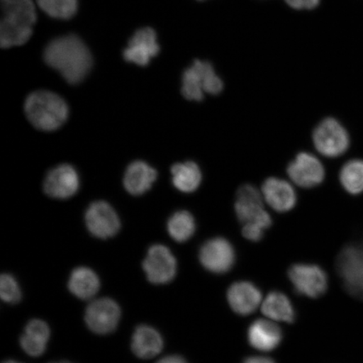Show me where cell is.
Instances as JSON below:
<instances>
[{
    "mask_svg": "<svg viewBox=\"0 0 363 363\" xmlns=\"http://www.w3.org/2000/svg\"><path fill=\"white\" fill-rule=\"evenodd\" d=\"M163 339L160 333L152 326L140 325L135 328L131 339V350L140 359H151L160 353Z\"/></svg>",
    "mask_w": 363,
    "mask_h": 363,
    "instance_id": "cell-18",
    "label": "cell"
},
{
    "mask_svg": "<svg viewBox=\"0 0 363 363\" xmlns=\"http://www.w3.org/2000/svg\"><path fill=\"white\" fill-rule=\"evenodd\" d=\"M264 234V229L261 226L254 223H247L243 225V237L253 242H260Z\"/></svg>",
    "mask_w": 363,
    "mask_h": 363,
    "instance_id": "cell-30",
    "label": "cell"
},
{
    "mask_svg": "<svg viewBox=\"0 0 363 363\" xmlns=\"http://www.w3.org/2000/svg\"><path fill=\"white\" fill-rule=\"evenodd\" d=\"M101 288V280L95 272L86 267H76L72 270L68 289L77 298L87 301L92 298Z\"/></svg>",
    "mask_w": 363,
    "mask_h": 363,
    "instance_id": "cell-21",
    "label": "cell"
},
{
    "mask_svg": "<svg viewBox=\"0 0 363 363\" xmlns=\"http://www.w3.org/2000/svg\"><path fill=\"white\" fill-rule=\"evenodd\" d=\"M337 271L347 292L363 301V243L348 245L340 251Z\"/></svg>",
    "mask_w": 363,
    "mask_h": 363,
    "instance_id": "cell-4",
    "label": "cell"
},
{
    "mask_svg": "<svg viewBox=\"0 0 363 363\" xmlns=\"http://www.w3.org/2000/svg\"><path fill=\"white\" fill-rule=\"evenodd\" d=\"M340 182L349 194L357 195L363 192V161H349L340 172Z\"/></svg>",
    "mask_w": 363,
    "mask_h": 363,
    "instance_id": "cell-26",
    "label": "cell"
},
{
    "mask_svg": "<svg viewBox=\"0 0 363 363\" xmlns=\"http://www.w3.org/2000/svg\"><path fill=\"white\" fill-rule=\"evenodd\" d=\"M25 111L30 123L45 131L58 129L68 116L66 102L59 95L45 90L30 94L26 99Z\"/></svg>",
    "mask_w": 363,
    "mask_h": 363,
    "instance_id": "cell-2",
    "label": "cell"
},
{
    "mask_svg": "<svg viewBox=\"0 0 363 363\" xmlns=\"http://www.w3.org/2000/svg\"><path fill=\"white\" fill-rule=\"evenodd\" d=\"M42 10L56 19L67 20L78 10V0H36Z\"/></svg>",
    "mask_w": 363,
    "mask_h": 363,
    "instance_id": "cell-28",
    "label": "cell"
},
{
    "mask_svg": "<svg viewBox=\"0 0 363 363\" xmlns=\"http://www.w3.org/2000/svg\"><path fill=\"white\" fill-rule=\"evenodd\" d=\"M172 184L179 191L189 194L196 191L202 182V172L197 163L188 161L172 167Z\"/></svg>",
    "mask_w": 363,
    "mask_h": 363,
    "instance_id": "cell-22",
    "label": "cell"
},
{
    "mask_svg": "<svg viewBox=\"0 0 363 363\" xmlns=\"http://www.w3.org/2000/svg\"><path fill=\"white\" fill-rule=\"evenodd\" d=\"M44 59L72 84L83 81L93 65L92 55L87 45L75 35L52 40L45 49Z\"/></svg>",
    "mask_w": 363,
    "mask_h": 363,
    "instance_id": "cell-1",
    "label": "cell"
},
{
    "mask_svg": "<svg viewBox=\"0 0 363 363\" xmlns=\"http://www.w3.org/2000/svg\"><path fill=\"white\" fill-rule=\"evenodd\" d=\"M290 7L295 10H312L320 3V0H285Z\"/></svg>",
    "mask_w": 363,
    "mask_h": 363,
    "instance_id": "cell-31",
    "label": "cell"
},
{
    "mask_svg": "<svg viewBox=\"0 0 363 363\" xmlns=\"http://www.w3.org/2000/svg\"><path fill=\"white\" fill-rule=\"evenodd\" d=\"M145 274L150 283L157 285L169 284L177 274V260L170 249L156 244L150 247L143 262Z\"/></svg>",
    "mask_w": 363,
    "mask_h": 363,
    "instance_id": "cell-7",
    "label": "cell"
},
{
    "mask_svg": "<svg viewBox=\"0 0 363 363\" xmlns=\"http://www.w3.org/2000/svg\"><path fill=\"white\" fill-rule=\"evenodd\" d=\"M248 342L253 348L262 352H271L282 342V330L274 322L257 320L250 325Z\"/></svg>",
    "mask_w": 363,
    "mask_h": 363,
    "instance_id": "cell-17",
    "label": "cell"
},
{
    "mask_svg": "<svg viewBox=\"0 0 363 363\" xmlns=\"http://www.w3.org/2000/svg\"><path fill=\"white\" fill-rule=\"evenodd\" d=\"M121 317L119 305L112 298H101L89 303L85 311L84 320L94 333L108 335L116 330Z\"/></svg>",
    "mask_w": 363,
    "mask_h": 363,
    "instance_id": "cell-8",
    "label": "cell"
},
{
    "mask_svg": "<svg viewBox=\"0 0 363 363\" xmlns=\"http://www.w3.org/2000/svg\"><path fill=\"white\" fill-rule=\"evenodd\" d=\"M288 275L295 291L308 298H319L328 289V275L319 266L294 264L289 269Z\"/></svg>",
    "mask_w": 363,
    "mask_h": 363,
    "instance_id": "cell-9",
    "label": "cell"
},
{
    "mask_svg": "<svg viewBox=\"0 0 363 363\" xmlns=\"http://www.w3.org/2000/svg\"><path fill=\"white\" fill-rule=\"evenodd\" d=\"M0 296L4 302L17 303L21 301L22 294L19 284L15 277L2 274L0 278Z\"/></svg>",
    "mask_w": 363,
    "mask_h": 363,
    "instance_id": "cell-29",
    "label": "cell"
},
{
    "mask_svg": "<svg viewBox=\"0 0 363 363\" xmlns=\"http://www.w3.org/2000/svg\"><path fill=\"white\" fill-rule=\"evenodd\" d=\"M196 230V223L189 211L174 213L167 222V231L177 242L184 243L191 238Z\"/></svg>",
    "mask_w": 363,
    "mask_h": 363,
    "instance_id": "cell-25",
    "label": "cell"
},
{
    "mask_svg": "<svg viewBox=\"0 0 363 363\" xmlns=\"http://www.w3.org/2000/svg\"><path fill=\"white\" fill-rule=\"evenodd\" d=\"M264 199L261 190L252 184L240 187L235 199V211L240 223H254L267 230L272 224V220L264 208Z\"/></svg>",
    "mask_w": 363,
    "mask_h": 363,
    "instance_id": "cell-6",
    "label": "cell"
},
{
    "mask_svg": "<svg viewBox=\"0 0 363 363\" xmlns=\"http://www.w3.org/2000/svg\"><path fill=\"white\" fill-rule=\"evenodd\" d=\"M89 233L99 239H108L119 233L121 221L113 208L106 202H94L85 214Z\"/></svg>",
    "mask_w": 363,
    "mask_h": 363,
    "instance_id": "cell-12",
    "label": "cell"
},
{
    "mask_svg": "<svg viewBox=\"0 0 363 363\" xmlns=\"http://www.w3.org/2000/svg\"><path fill=\"white\" fill-rule=\"evenodd\" d=\"M157 177V171L142 161H136L127 167L125 178V188L130 194L142 195L150 189Z\"/></svg>",
    "mask_w": 363,
    "mask_h": 363,
    "instance_id": "cell-20",
    "label": "cell"
},
{
    "mask_svg": "<svg viewBox=\"0 0 363 363\" xmlns=\"http://www.w3.org/2000/svg\"><path fill=\"white\" fill-rule=\"evenodd\" d=\"M287 174L295 185L303 189H312L323 183L325 176V167L319 158L311 153H298L289 162Z\"/></svg>",
    "mask_w": 363,
    "mask_h": 363,
    "instance_id": "cell-11",
    "label": "cell"
},
{
    "mask_svg": "<svg viewBox=\"0 0 363 363\" xmlns=\"http://www.w3.org/2000/svg\"><path fill=\"white\" fill-rule=\"evenodd\" d=\"M261 191L264 201L277 212H289L296 206V191L288 181L270 177L263 182Z\"/></svg>",
    "mask_w": 363,
    "mask_h": 363,
    "instance_id": "cell-14",
    "label": "cell"
},
{
    "mask_svg": "<svg viewBox=\"0 0 363 363\" xmlns=\"http://www.w3.org/2000/svg\"><path fill=\"white\" fill-rule=\"evenodd\" d=\"M312 140L318 152L330 158L343 155L350 146L347 130L337 119L330 117L317 125L313 131Z\"/></svg>",
    "mask_w": 363,
    "mask_h": 363,
    "instance_id": "cell-5",
    "label": "cell"
},
{
    "mask_svg": "<svg viewBox=\"0 0 363 363\" xmlns=\"http://www.w3.org/2000/svg\"><path fill=\"white\" fill-rule=\"evenodd\" d=\"M156 363H188L183 357L178 355L167 356L161 358Z\"/></svg>",
    "mask_w": 363,
    "mask_h": 363,
    "instance_id": "cell-32",
    "label": "cell"
},
{
    "mask_svg": "<svg viewBox=\"0 0 363 363\" xmlns=\"http://www.w3.org/2000/svg\"><path fill=\"white\" fill-rule=\"evenodd\" d=\"M2 20L17 26L33 27L36 12L33 0H1Z\"/></svg>",
    "mask_w": 363,
    "mask_h": 363,
    "instance_id": "cell-23",
    "label": "cell"
},
{
    "mask_svg": "<svg viewBox=\"0 0 363 363\" xmlns=\"http://www.w3.org/2000/svg\"><path fill=\"white\" fill-rule=\"evenodd\" d=\"M79 188V175L70 165L63 164L48 172L44 182V191L54 199L74 196Z\"/></svg>",
    "mask_w": 363,
    "mask_h": 363,
    "instance_id": "cell-15",
    "label": "cell"
},
{
    "mask_svg": "<svg viewBox=\"0 0 363 363\" xmlns=\"http://www.w3.org/2000/svg\"><path fill=\"white\" fill-rule=\"evenodd\" d=\"M3 363H21V362L13 361V360H8V361L4 362Z\"/></svg>",
    "mask_w": 363,
    "mask_h": 363,
    "instance_id": "cell-34",
    "label": "cell"
},
{
    "mask_svg": "<svg viewBox=\"0 0 363 363\" xmlns=\"http://www.w3.org/2000/svg\"><path fill=\"white\" fill-rule=\"evenodd\" d=\"M201 265L213 274H225L233 269L235 261V250L223 238H215L203 244L199 253Z\"/></svg>",
    "mask_w": 363,
    "mask_h": 363,
    "instance_id": "cell-10",
    "label": "cell"
},
{
    "mask_svg": "<svg viewBox=\"0 0 363 363\" xmlns=\"http://www.w3.org/2000/svg\"><path fill=\"white\" fill-rule=\"evenodd\" d=\"M223 89V81L206 61L195 60L182 79V94L190 101H202L204 94L218 95Z\"/></svg>",
    "mask_w": 363,
    "mask_h": 363,
    "instance_id": "cell-3",
    "label": "cell"
},
{
    "mask_svg": "<svg viewBox=\"0 0 363 363\" xmlns=\"http://www.w3.org/2000/svg\"><path fill=\"white\" fill-rule=\"evenodd\" d=\"M33 33V27L18 26L4 21L0 22V45L3 48L25 44Z\"/></svg>",
    "mask_w": 363,
    "mask_h": 363,
    "instance_id": "cell-27",
    "label": "cell"
},
{
    "mask_svg": "<svg viewBox=\"0 0 363 363\" xmlns=\"http://www.w3.org/2000/svg\"><path fill=\"white\" fill-rule=\"evenodd\" d=\"M243 363H275V362L266 357H250L246 358Z\"/></svg>",
    "mask_w": 363,
    "mask_h": 363,
    "instance_id": "cell-33",
    "label": "cell"
},
{
    "mask_svg": "<svg viewBox=\"0 0 363 363\" xmlns=\"http://www.w3.org/2000/svg\"><path fill=\"white\" fill-rule=\"evenodd\" d=\"M262 312L267 317L277 321L293 323L295 312L291 301L283 293L271 292L263 301Z\"/></svg>",
    "mask_w": 363,
    "mask_h": 363,
    "instance_id": "cell-24",
    "label": "cell"
},
{
    "mask_svg": "<svg viewBox=\"0 0 363 363\" xmlns=\"http://www.w3.org/2000/svg\"><path fill=\"white\" fill-rule=\"evenodd\" d=\"M227 299L235 313L245 316L252 314L259 306L262 293L256 285L240 281L230 286Z\"/></svg>",
    "mask_w": 363,
    "mask_h": 363,
    "instance_id": "cell-16",
    "label": "cell"
},
{
    "mask_svg": "<svg viewBox=\"0 0 363 363\" xmlns=\"http://www.w3.org/2000/svg\"><path fill=\"white\" fill-rule=\"evenodd\" d=\"M160 48L157 44V34L152 28L140 29L130 38L128 47L125 49V60L136 65L147 66L155 57Z\"/></svg>",
    "mask_w": 363,
    "mask_h": 363,
    "instance_id": "cell-13",
    "label": "cell"
},
{
    "mask_svg": "<svg viewBox=\"0 0 363 363\" xmlns=\"http://www.w3.org/2000/svg\"><path fill=\"white\" fill-rule=\"evenodd\" d=\"M51 330L45 321L33 319L27 323L20 339L21 347L30 357H38L47 350Z\"/></svg>",
    "mask_w": 363,
    "mask_h": 363,
    "instance_id": "cell-19",
    "label": "cell"
},
{
    "mask_svg": "<svg viewBox=\"0 0 363 363\" xmlns=\"http://www.w3.org/2000/svg\"><path fill=\"white\" fill-rule=\"evenodd\" d=\"M50 363H72L67 361H62V362H50Z\"/></svg>",
    "mask_w": 363,
    "mask_h": 363,
    "instance_id": "cell-35",
    "label": "cell"
}]
</instances>
